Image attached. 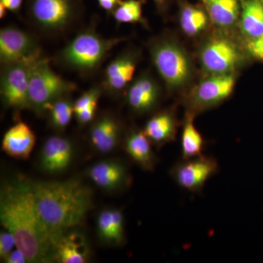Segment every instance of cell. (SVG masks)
I'll list each match as a JSON object with an SVG mask.
<instances>
[{
    "label": "cell",
    "mask_w": 263,
    "mask_h": 263,
    "mask_svg": "<svg viewBox=\"0 0 263 263\" xmlns=\"http://www.w3.org/2000/svg\"><path fill=\"white\" fill-rule=\"evenodd\" d=\"M261 1H262V3H263V0H261Z\"/></svg>",
    "instance_id": "obj_38"
},
{
    "label": "cell",
    "mask_w": 263,
    "mask_h": 263,
    "mask_svg": "<svg viewBox=\"0 0 263 263\" xmlns=\"http://www.w3.org/2000/svg\"><path fill=\"white\" fill-rule=\"evenodd\" d=\"M152 61L170 89H179L186 84L192 67L184 50L170 38H157L150 43Z\"/></svg>",
    "instance_id": "obj_6"
},
{
    "label": "cell",
    "mask_w": 263,
    "mask_h": 263,
    "mask_svg": "<svg viewBox=\"0 0 263 263\" xmlns=\"http://www.w3.org/2000/svg\"><path fill=\"white\" fill-rule=\"evenodd\" d=\"M203 146V138L194 124V114L188 113L181 135L183 160L202 156Z\"/></svg>",
    "instance_id": "obj_24"
},
{
    "label": "cell",
    "mask_w": 263,
    "mask_h": 263,
    "mask_svg": "<svg viewBox=\"0 0 263 263\" xmlns=\"http://www.w3.org/2000/svg\"><path fill=\"white\" fill-rule=\"evenodd\" d=\"M122 134V124L114 114L103 112L95 118L89 132L91 146L100 153L117 148Z\"/></svg>",
    "instance_id": "obj_15"
},
{
    "label": "cell",
    "mask_w": 263,
    "mask_h": 263,
    "mask_svg": "<svg viewBox=\"0 0 263 263\" xmlns=\"http://www.w3.org/2000/svg\"><path fill=\"white\" fill-rule=\"evenodd\" d=\"M96 1L103 10L111 13L122 0H96Z\"/></svg>",
    "instance_id": "obj_34"
},
{
    "label": "cell",
    "mask_w": 263,
    "mask_h": 263,
    "mask_svg": "<svg viewBox=\"0 0 263 263\" xmlns=\"http://www.w3.org/2000/svg\"><path fill=\"white\" fill-rule=\"evenodd\" d=\"M126 91L128 106L137 114L149 113L160 101V86L148 73L142 74L132 81Z\"/></svg>",
    "instance_id": "obj_13"
},
{
    "label": "cell",
    "mask_w": 263,
    "mask_h": 263,
    "mask_svg": "<svg viewBox=\"0 0 263 263\" xmlns=\"http://www.w3.org/2000/svg\"><path fill=\"white\" fill-rule=\"evenodd\" d=\"M141 0H122L111 14L118 24L139 23L143 19Z\"/></svg>",
    "instance_id": "obj_27"
},
{
    "label": "cell",
    "mask_w": 263,
    "mask_h": 263,
    "mask_svg": "<svg viewBox=\"0 0 263 263\" xmlns=\"http://www.w3.org/2000/svg\"><path fill=\"white\" fill-rule=\"evenodd\" d=\"M16 247L14 235L5 230L0 233V257L4 259Z\"/></svg>",
    "instance_id": "obj_29"
},
{
    "label": "cell",
    "mask_w": 263,
    "mask_h": 263,
    "mask_svg": "<svg viewBox=\"0 0 263 263\" xmlns=\"http://www.w3.org/2000/svg\"><path fill=\"white\" fill-rule=\"evenodd\" d=\"M139 55L136 50L130 48L121 52L109 62L100 84L105 92L115 97L126 91L134 77Z\"/></svg>",
    "instance_id": "obj_10"
},
{
    "label": "cell",
    "mask_w": 263,
    "mask_h": 263,
    "mask_svg": "<svg viewBox=\"0 0 263 263\" xmlns=\"http://www.w3.org/2000/svg\"><path fill=\"white\" fill-rule=\"evenodd\" d=\"M82 13V0H27L29 22L49 37L68 32L79 22Z\"/></svg>",
    "instance_id": "obj_4"
},
{
    "label": "cell",
    "mask_w": 263,
    "mask_h": 263,
    "mask_svg": "<svg viewBox=\"0 0 263 263\" xmlns=\"http://www.w3.org/2000/svg\"><path fill=\"white\" fill-rule=\"evenodd\" d=\"M30 185L38 212L51 232L53 245L59 235L81 224L92 208V192L80 180L30 181Z\"/></svg>",
    "instance_id": "obj_2"
},
{
    "label": "cell",
    "mask_w": 263,
    "mask_h": 263,
    "mask_svg": "<svg viewBox=\"0 0 263 263\" xmlns=\"http://www.w3.org/2000/svg\"><path fill=\"white\" fill-rule=\"evenodd\" d=\"M75 83L58 75L50 65L49 59L43 57L33 69L29 89V110L37 115L47 114L50 106L63 95L72 94Z\"/></svg>",
    "instance_id": "obj_5"
},
{
    "label": "cell",
    "mask_w": 263,
    "mask_h": 263,
    "mask_svg": "<svg viewBox=\"0 0 263 263\" xmlns=\"http://www.w3.org/2000/svg\"><path fill=\"white\" fill-rule=\"evenodd\" d=\"M241 27L247 36L263 34V3L261 0H243L241 3Z\"/></svg>",
    "instance_id": "obj_22"
},
{
    "label": "cell",
    "mask_w": 263,
    "mask_h": 263,
    "mask_svg": "<svg viewBox=\"0 0 263 263\" xmlns=\"http://www.w3.org/2000/svg\"><path fill=\"white\" fill-rule=\"evenodd\" d=\"M37 37L15 26L0 30V63L2 67L43 56Z\"/></svg>",
    "instance_id": "obj_8"
},
{
    "label": "cell",
    "mask_w": 263,
    "mask_h": 263,
    "mask_svg": "<svg viewBox=\"0 0 263 263\" xmlns=\"http://www.w3.org/2000/svg\"><path fill=\"white\" fill-rule=\"evenodd\" d=\"M73 155L74 146L70 140L63 136H51L43 144L40 166L46 174H61L68 168Z\"/></svg>",
    "instance_id": "obj_14"
},
{
    "label": "cell",
    "mask_w": 263,
    "mask_h": 263,
    "mask_svg": "<svg viewBox=\"0 0 263 263\" xmlns=\"http://www.w3.org/2000/svg\"><path fill=\"white\" fill-rule=\"evenodd\" d=\"M178 122L171 110H165L155 114L145 126L144 133L154 146L160 148L175 141L177 133Z\"/></svg>",
    "instance_id": "obj_20"
},
{
    "label": "cell",
    "mask_w": 263,
    "mask_h": 263,
    "mask_svg": "<svg viewBox=\"0 0 263 263\" xmlns=\"http://www.w3.org/2000/svg\"><path fill=\"white\" fill-rule=\"evenodd\" d=\"M200 60L205 70L213 75L228 74L236 68L241 56L229 40L216 37L205 43L200 53Z\"/></svg>",
    "instance_id": "obj_12"
},
{
    "label": "cell",
    "mask_w": 263,
    "mask_h": 263,
    "mask_svg": "<svg viewBox=\"0 0 263 263\" xmlns=\"http://www.w3.org/2000/svg\"><path fill=\"white\" fill-rule=\"evenodd\" d=\"M111 215L118 245L120 246L124 240V216L119 209H111Z\"/></svg>",
    "instance_id": "obj_30"
},
{
    "label": "cell",
    "mask_w": 263,
    "mask_h": 263,
    "mask_svg": "<svg viewBox=\"0 0 263 263\" xmlns=\"http://www.w3.org/2000/svg\"><path fill=\"white\" fill-rule=\"evenodd\" d=\"M206 4L209 17L219 27L233 25L240 13V0H209Z\"/></svg>",
    "instance_id": "obj_23"
},
{
    "label": "cell",
    "mask_w": 263,
    "mask_h": 263,
    "mask_svg": "<svg viewBox=\"0 0 263 263\" xmlns=\"http://www.w3.org/2000/svg\"><path fill=\"white\" fill-rule=\"evenodd\" d=\"M218 171L217 161L212 157L202 155L175 164L170 174L180 186L188 191L197 193Z\"/></svg>",
    "instance_id": "obj_9"
},
{
    "label": "cell",
    "mask_w": 263,
    "mask_h": 263,
    "mask_svg": "<svg viewBox=\"0 0 263 263\" xmlns=\"http://www.w3.org/2000/svg\"><path fill=\"white\" fill-rule=\"evenodd\" d=\"M7 9L6 7L5 6L3 3H0V18H4L7 15Z\"/></svg>",
    "instance_id": "obj_35"
},
{
    "label": "cell",
    "mask_w": 263,
    "mask_h": 263,
    "mask_svg": "<svg viewBox=\"0 0 263 263\" xmlns=\"http://www.w3.org/2000/svg\"><path fill=\"white\" fill-rule=\"evenodd\" d=\"M36 136L26 123L17 122L5 133L3 150L10 157L18 160H27L30 157Z\"/></svg>",
    "instance_id": "obj_18"
},
{
    "label": "cell",
    "mask_w": 263,
    "mask_h": 263,
    "mask_svg": "<svg viewBox=\"0 0 263 263\" xmlns=\"http://www.w3.org/2000/svg\"><path fill=\"white\" fill-rule=\"evenodd\" d=\"M154 1L155 2V3H157V4H162V3H164V0H154Z\"/></svg>",
    "instance_id": "obj_36"
},
{
    "label": "cell",
    "mask_w": 263,
    "mask_h": 263,
    "mask_svg": "<svg viewBox=\"0 0 263 263\" xmlns=\"http://www.w3.org/2000/svg\"><path fill=\"white\" fill-rule=\"evenodd\" d=\"M202 1H203L204 3H207L208 1H209V0H202Z\"/></svg>",
    "instance_id": "obj_37"
},
{
    "label": "cell",
    "mask_w": 263,
    "mask_h": 263,
    "mask_svg": "<svg viewBox=\"0 0 263 263\" xmlns=\"http://www.w3.org/2000/svg\"><path fill=\"white\" fill-rule=\"evenodd\" d=\"M103 91L101 85L94 86L74 101V115L80 125H86L95 120L99 100Z\"/></svg>",
    "instance_id": "obj_21"
},
{
    "label": "cell",
    "mask_w": 263,
    "mask_h": 263,
    "mask_svg": "<svg viewBox=\"0 0 263 263\" xmlns=\"http://www.w3.org/2000/svg\"><path fill=\"white\" fill-rule=\"evenodd\" d=\"M152 145L144 131L138 129H130L124 140V148L127 155L146 171H153L157 164Z\"/></svg>",
    "instance_id": "obj_19"
},
{
    "label": "cell",
    "mask_w": 263,
    "mask_h": 263,
    "mask_svg": "<svg viewBox=\"0 0 263 263\" xmlns=\"http://www.w3.org/2000/svg\"><path fill=\"white\" fill-rule=\"evenodd\" d=\"M180 24L183 32L193 37L206 27L208 16L201 8L185 5L180 15Z\"/></svg>",
    "instance_id": "obj_26"
},
{
    "label": "cell",
    "mask_w": 263,
    "mask_h": 263,
    "mask_svg": "<svg viewBox=\"0 0 263 263\" xmlns=\"http://www.w3.org/2000/svg\"><path fill=\"white\" fill-rule=\"evenodd\" d=\"M43 56L2 67L0 94L5 107L15 110L29 109V89L33 69Z\"/></svg>",
    "instance_id": "obj_7"
},
{
    "label": "cell",
    "mask_w": 263,
    "mask_h": 263,
    "mask_svg": "<svg viewBox=\"0 0 263 263\" xmlns=\"http://www.w3.org/2000/svg\"><path fill=\"white\" fill-rule=\"evenodd\" d=\"M125 37H104L95 27H86L78 33L59 52V65L83 75H91L100 68L110 52Z\"/></svg>",
    "instance_id": "obj_3"
},
{
    "label": "cell",
    "mask_w": 263,
    "mask_h": 263,
    "mask_svg": "<svg viewBox=\"0 0 263 263\" xmlns=\"http://www.w3.org/2000/svg\"><path fill=\"white\" fill-rule=\"evenodd\" d=\"M97 231L99 238L104 243L119 246L114 232L111 209H105L100 213L97 220Z\"/></svg>",
    "instance_id": "obj_28"
},
{
    "label": "cell",
    "mask_w": 263,
    "mask_h": 263,
    "mask_svg": "<svg viewBox=\"0 0 263 263\" xmlns=\"http://www.w3.org/2000/svg\"><path fill=\"white\" fill-rule=\"evenodd\" d=\"M247 48L252 57L263 61V34L251 39L247 43Z\"/></svg>",
    "instance_id": "obj_31"
},
{
    "label": "cell",
    "mask_w": 263,
    "mask_h": 263,
    "mask_svg": "<svg viewBox=\"0 0 263 263\" xmlns=\"http://www.w3.org/2000/svg\"><path fill=\"white\" fill-rule=\"evenodd\" d=\"M235 78L231 73L216 74L197 85L189 100L190 114H194L217 105L233 92Z\"/></svg>",
    "instance_id": "obj_11"
},
{
    "label": "cell",
    "mask_w": 263,
    "mask_h": 263,
    "mask_svg": "<svg viewBox=\"0 0 263 263\" xmlns=\"http://www.w3.org/2000/svg\"><path fill=\"white\" fill-rule=\"evenodd\" d=\"M4 262L7 263H25L28 262L27 257L22 251L15 247L4 259Z\"/></svg>",
    "instance_id": "obj_32"
},
{
    "label": "cell",
    "mask_w": 263,
    "mask_h": 263,
    "mask_svg": "<svg viewBox=\"0 0 263 263\" xmlns=\"http://www.w3.org/2000/svg\"><path fill=\"white\" fill-rule=\"evenodd\" d=\"M87 174L96 186L108 192L125 187L130 181L127 167L119 161L97 162L90 167Z\"/></svg>",
    "instance_id": "obj_17"
},
{
    "label": "cell",
    "mask_w": 263,
    "mask_h": 263,
    "mask_svg": "<svg viewBox=\"0 0 263 263\" xmlns=\"http://www.w3.org/2000/svg\"><path fill=\"white\" fill-rule=\"evenodd\" d=\"M0 3H3L10 11L18 13L23 5L24 0H0Z\"/></svg>",
    "instance_id": "obj_33"
},
{
    "label": "cell",
    "mask_w": 263,
    "mask_h": 263,
    "mask_svg": "<svg viewBox=\"0 0 263 263\" xmlns=\"http://www.w3.org/2000/svg\"><path fill=\"white\" fill-rule=\"evenodd\" d=\"M48 121L51 127L57 131L65 130L74 115V101L71 94L63 95L48 108Z\"/></svg>",
    "instance_id": "obj_25"
},
{
    "label": "cell",
    "mask_w": 263,
    "mask_h": 263,
    "mask_svg": "<svg viewBox=\"0 0 263 263\" xmlns=\"http://www.w3.org/2000/svg\"><path fill=\"white\" fill-rule=\"evenodd\" d=\"M0 221L15 238L28 262H53V239L40 215L30 181L18 178L5 184L0 195Z\"/></svg>",
    "instance_id": "obj_1"
},
{
    "label": "cell",
    "mask_w": 263,
    "mask_h": 263,
    "mask_svg": "<svg viewBox=\"0 0 263 263\" xmlns=\"http://www.w3.org/2000/svg\"><path fill=\"white\" fill-rule=\"evenodd\" d=\"M90 249L82 233L72 229L57 237L53 245V262L60 263L87 262Z\"/></svg>",
    "instance_id": "obj_16"
}]
</instances>
